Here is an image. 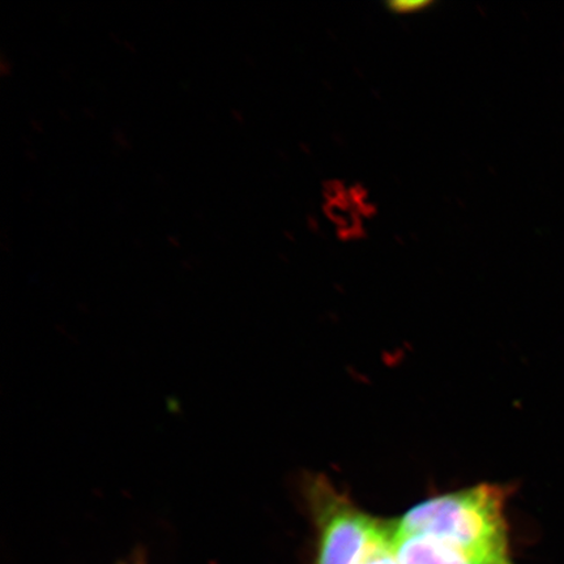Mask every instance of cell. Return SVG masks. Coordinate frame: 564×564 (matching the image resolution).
I'll return each mask as SVG.
<instances>
[{
  "label": "cell",
  "instance_id": "6da1fadb",
  "mask_svg": "<svg viewBox=\"0 0 564 564\" xmlns=\"http://www.w3.org/2000/svg\"><path fill=\"white\" fill-rule=\"evenodd\" d=\"M505 505L502 488L478 485L414 506L393 523L394 532L429 535L481 564H513Z\"/></svg>",
  "mask_w": 564,
  "mask_h": 564
},
{
  "label": "cell",
  "instance_id": "7a4b0ae2",
  "mask_svg": "<svg viewBox=\"0 0 564 564\" xmlns=\"http://www.w3.org/2000/svg\"><path fill=\"white\" fill-rule=\"evenodd\" d=\"M317 529L316 564H399L393 523L358 510L324 478L307 486Z\"/></svg>",
  "mask_w": 564,
  "mask_h": 564
},
{
  "label": "cell",
  "instance_id": "3957f363",
  "mask_svg": "<svg viewBox=\"0 0 564 564\" xmlns=\"http://www.w3.org/2000/svg\"><path fill=\"white\" fill-rule=\"evenodd\" d=\"M394 542L399 564H481L429 535L394 532Z\"/></svg>",
  "mask_w": 564,
  "mask_h": 564
}]
</instances>
